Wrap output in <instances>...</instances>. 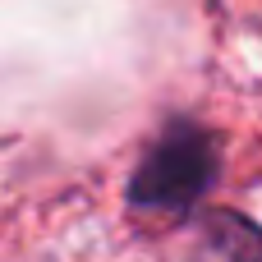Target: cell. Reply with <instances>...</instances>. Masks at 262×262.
<instances>
[{"label": "cell", "instance_id": "obj_1", "mask_svg": "<svg viewBox=\"0 0 262 262\" xmlns=\"http://www.w3.org/2000/svg\"><path fill=\"white\" fill-rule=\"evenodd\" d=\"M212 180H216L212 138L193 124H170L161 134V143L143 157V166L129 184V203L152 216H184Z\"/></svg>", "mask_w": 262, "mask_h": 262}]
</instances>
